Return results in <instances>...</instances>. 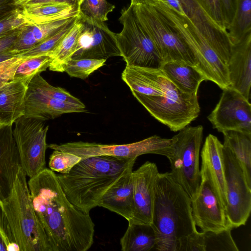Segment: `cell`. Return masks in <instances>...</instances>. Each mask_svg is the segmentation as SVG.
I'll list each match as a JSON object with an SVG mask.
<instances>
[{"label":"cell","mask_w":251,"mask_h":251,"mask_svg":"<svg viewBox=\"0 0 251 251\" xmlns=\"http://www.w3.org/2000/svg\"><path fill=\"white\" fill-rule=\"evenodd\" d=\"M159 173L156 165L148 161L132 171L134 209L128 224H151Z\"/></svg>","instance_id":"e0dca14e"},{"label":"cell","mask_w":251,"mask_h":251,"mask_svg":"<svg viewBox=\"0 0 251 251\" xmlns=\"http://www.w3.org/2000/svg\"><path fill=\"white\" fill-rule=\"evenodd\" d=\"M151 225L159 251H178L180 240L197 231L191 200L170 173L158 174Z\"/></svg>","instance_id":"7a4b0ae2"},{"label":"cell","mask_w":251,"mask_h":251,"mask_svg":"<svg viewBox=\"0 0 251 251\" xmlns=\"http://www.w3.org/2000/svg\"><path fill=\"white\" fill-rule=\"evenodd\" d=\"M131 92L152 117L174 132L188 126L200 113L198 94H189L178 90L158 97Z\"/></svg>","instance_id":"30bf717a"},{"label":"cell","mask_w":251,"mask_h":251,"mask_svg":"<svg viewBox=\"0 0 251 251\" xmlns=\"http://www.w3.org/2000/svg\"><path fill=\"white\" fill-rule=\"evenodd\" d=\"M83 28V24L78 17L69 32L49 54L51 58L49 67L50 71L64 72L65 67L76 51L78 39Z\"/></svg>","instance_id":"83f0119b"},{"label":"cell","mask_w":251,"mask_h":251,"mask_svg":"<svg viewBox=\"0 0 251 251\" xmlns=\"http://www.w3.org/2000/svg\"><path fill=\"white\" fill-rule=\"evenodd\" d=\"M20 166L12 126H5L0 129V201L10 194Z\"/></svg>","instance_id":"7402d4cb"},{"label":"cell","mask_w":251,"mask_h":251,"mask_svg":"<svg viewBox=\"0 0 251 251\" xmlns=\"http://www.w3.org/2000/svg\"><path fill=\"white\" fill-rule=\"evenodd\" d=\"M28 85L41 94L51 98L78 104H84L65 89L54 87L49 84L40 74L36 75L30 80Z\"/></svg>","instance_id":"836d02e7"},{"label":"cell","mask_w":251,"mask_h":251,"mask_svg":"<svg viewBox=\"0 0 251 251\" xmlns=\"http://www.w3.org/2000/svg\"><path fill=\"white\" fill-rule=\"evenodd\" d=\"M134 164L131 163L108 189L99 205L119 214L128 222L132 219L134 209L132 171Z\"/></svg>","instance_id":"44dd1931"},{"label":"cell","mask_w":251,"mask_h":251,"mask_svg":"<svg viewBox=\"0 0 251 251\" xmlns=\"http://www.w3.org/2000/svg\"><path fill=\"white\" fill-rule=\"evenodd\" d=\"M28 23L20 7L13 9L0 19V40L20 30Z\"/></svg>","instance_id":"8d00e7d4"},{"label":"cell","mask_w":251,"mask_h":251,"mask_svg":"<svg viewBox=\"0 0 251 251\" xmlns=\"http://www.w3.org/2000/svg\"><path fill=\"white\" fill-rule=\"evenodd\" d=\"M78 17L49 38L39 43L31 49L14 56L20 57H28L49 55L69 32L78 19Z\"/></svg>","instance_id":"e575fe53"},{"label":"cell","mask_w":251,"mask_h":251,"mask_svg":"<svg viewBox=\"0 0 251 251\" xmlns=\"http://www.w3.org/2000/svg\"><path fill=\"white\" fill-rule=\"evenodd\" d=\"M156 237L150 224H128L120 239L123 251H149L155 247Z\"/></svg>","instance_id":"f546056e"},{"label":"cell","mask_w":251,"mask_h":251,"mask_svg":"<svg viewBox=\"0 0 251 251\" xmlns=\"http://www.w3.org/2000/svg\"><path fill=\"white\" fill-rule=\"evenodd\" d=\"M48 126L43 121L26 117L14 123L13 135L18 149L21 167L32 177L46 168L45 153Z\"/></svg>","instance_id":"8fae6325"},{"label":"cell","mask_w":251,"mask_h":251,"mask_svg":"<svg viewBox=\"0 0 251 251\" xmlns=\"http://www.w3.org/2000/svg\"><path fill=\"white\" fill-rule=\"evenodd\" d=\"M133 5L138 20L153 41L163 63L180 60L197 67V61L190 49L154 5Z\"/></svg>","instance_id":"9c48e42d"},{"label":"cell","mask_w":251,"mask_h":251,"mask_svg":"<svg viewBox=\"0 0 251 251\" xmlns=\"http://www.w3.org/2000/svg\"><path fill=\"white\" fill-rule=\"evenodd\" d=\"M16 0H0V19L16 7Z\"/></svg>","instance_id":"ab89813d"},{"label":"cell","mask_w":251,"mask_h":251,"mask_svg":"<svg viewBox=\"0 0 251 251\" xmlns=\"http://www.w3.org/2000/svg\"><path fill=\"white\" fill-rule=\"evenodd\" d=\"M13 242L14 241L9 238L4 229L0 225V251H7L9 245Z\"/></svg>","instance_id":"b9f144b4"},{"label":"cell","mask_w":251,"mask_h":251,"mask_svg":"<svg viewBox=\"0 0 251 251\" xmlns=\"http://www.w3.org/2000/svg\"><path fill=\"white\" fill-rule=\"evenodd\" d=\"M201 176L198 192L191 201L192 217L196 226L202 231L218 232L228 228L226 211L211 183L205 176Z\"/></svg>","instance_id":"9a60e30c"},{"label":"cell","mask_w":251,"mask_h":251,"mask_svg":"<svg viewBox=\"0 0 251 251\" xmlns=\"http://www.w3.org/2000/svg\"><path fill=\"white\" fill-rule=\"evenodd\" d=\"M185 15L228 66L232 44L227 31L217 23L196 0H179Z\"/></svg>","instance_id":"2e32d148"},{"label":"cell","mask_w":251,"mask_h":251,"mask_svg":"<svg viewBox=\"0 0 251 251\" xmlns=\"http://www.w3.org/2000/svg\"><path fill=\"white\" fill-rule=\"evenodd\" d=\"M230 88L251 99V32L238 43L232 45L228 64Z\"/></svg>","instance_id":"ffe728a7"},{"label":"cell","mask_w":251,"mask_h":251,"mask_svg":"<svg viewBox=\"0 0 251 251\" xmlns=\"http://www.w3.org/2000/svg\"><path fill=\"white\" fill-rule=\"evenodd\" d=\"M27 183L51 251L88 250L94 243L95 225L89 213L69 201L53 171L46 168Z\"/></svg>","instance_id":"6da1fadb"},{"label":"cell","mask_w":251,"mask_h":251,"mask_svg":"<svg viewBox=\"0 0 251 251\" xmlns=\"http://www.w3.org/2000/svg\"><path fill=\"white\" fill-rule=\"evenodd\" d=\"M201 156V175L209 179L226 211L227 200L223 144L216 136L210 134L206 137Z\"/></svg>","instance_id":"ac0fdd59"},{"label":"cell","mask_w":251,"mask_h":251,"mask_svg":"<svg viewBox=\"0 0 251 251\" xmlns=\"http://www.w3.org/2000/svg\"><path fill=\"white\" fill-rule=\"evenodd\" d=\"M159 1L166 3L179 13L184 14L179 0H159Z\"/></svg>","instance_id":"ee69618b"},{"label":"cell","mask_w":251,"mask_h":251,"mask_svg":"<svg viewBox=\"0 0 251 251\" xmlns=\"http://www.w3.org/2000/svg\"><path fill=\"white\" fill-rule=\"evenodd\" d=\"M25 0H16V5H17V4L20 2H22L23 1H25Z\"/></svg>","instance_id":"681fc988"},{"label":"cell","mask_w":251,"mask_h":251,"mask_svg":"<svg viewBox=\"0 0 251 251\" xmlns=\"http://www.w3.org/2000/svg\"><path fill=\"white\" fill-rule=\"evenodd\" d=\"M80 20L83 24L76 49L72 59H105L121 56L116 38L105 22L92 19Z\"/></svg>","instance_id":"5bb4252c"},{"label":"cell","mask_w":251,"mask_h":251,"mask_svg":"<svg viewBox=\"0 0 251 251\" xmlns=\"http://www.w3.org/2000/svg\"><path fill=\"white\" fill-rule=\"evenodd\" d=\"M115 5L106 0H83L79 7V17L82 19H92L105 22Z\"/></svg>","instance_id":"d6a6232c"},{"label":"cell","mask_w":251,"mask_h":251,"mask_svg":"<svg viewBox=\"0 0 251 251\" xmlns=\"http://www.w3.org/2000/svg\"><path fill=\"white\" fill-rule=\"evenodd\" d=\"M207 119L219 132L235 130L251 133L250 101L231 88L223 90Z\"/></svg>","instance_id":"4fadbf2b"},{"label":"cell","mask_w":251,"mask_h":251,"mask_svg":"<svg viewBox=\"0 0 251 251\" xmlns=\"http://www.w3.org/2000/svg\"><path fill=\"white\" fill-rule=\"evenodd\" d=\"M166 18L193 53L198 63L197 68L207 80L224 89L229 84L228 66L185 15L161 1L153 5Z\"/></svg>","instance_id":"5b68a950"},{"label":"cell","mask_w":251,"mask_h":251,"mask_svg":"<svg viewBox=\"0 0 251 251\" xmlns=\"http://www.w3.org/2000/svg\"><path fill=\"white\" fill-rule=\"evenodd\" d=\"M231 229L227 228L220 231L201 232L203 251H238L231 235Z\"/></svg>","instance_id":"1f68e13d"},{"label":"cell","mask_w":251,"mask_h":251,"mask_svg":"<svg viewBox=\"0 0 251 251\" xmlns=\"http://www.w3.org/2000/svg\"><path fill=\"white\" fill-rule=\"evenodd\" d=\"M202 126H187L173 136L175 152L169 160L172 177L191 201L196 196L201 182L199 167L200 149L203 137Z\"/></svg>","instance_id":"52a82bcc"},{"label":"cell","mask_w":251,"mask_h":251,"mask_svg":"<svg viewBox=\"0 0 251 251\" xmlns=\"http://www.w3.org/2000/svg\"><path fill=\"white\" fill-rule=\"evenodd\" d=\"M160 69L179 90L187 94H197L201 83L207 80L196 67L182 61L164 62Z\"/></svg>","instance_id":"4316f807"},{"label":"cell","mask_w":251,"mask_h":251,"mask_svg":"<svg viewBox=\"0 0 251 251\" xmlns=\"http://www.w3.org/2000/svg\"><path fill=\"white\" fill-rule=\"evenodd\" d=\"M78 16L43 24L28 23L19 31L15 41L8 50L14 55L25 51L53 35Z\"/></svg>","instance_id":"603a6c76"},{"label":"cell","mask_w":251,"mask_h":251,"mask_svg":"<svg viewBox=\"0 0 251 251\" xmlns=\"http://www.w3.org/2000/svg\"><path fill=\"white\" fill-rule=\"evenodd\" d=\"M123 27L116 38L126 66L160 69L163 62L152 39L138 20L130 3L121 11Z\"/></svg>","instance_id":"8992f818"},{"label":"cell","mask_w":251,"mask_h":251,"mask_svg":"<svg viewBox=\"0 0 251 251\" xmlns=\"http://www.w3.org/2000/svg\"><path fill=\"white\" fill-rule=\"evenodd\" d=\"M85 105L46 96L28 85L25 100L24 116L40 121L54 119L70 113L86 112Z\"/></svg>","instance_id":"d6986e66"},{"label":"cell","mask_w":251,"mask_h":251,"mask_svg":"<svg viewBox=\"0 0 251 251\" xmlns=\"http://www.w3.org/2000/svg\"><path fill=\"white\" fill-rule=\"evenodd\" d=\"M14 56L9 50L0 52V63Z\"/></svg>","instance_id":"bcb514c9"},{"label":"cell","mask_w":251,"mask_h":251,"mask_svg":"<svg viewBox=\"0 0 251 251\" xmlns=\"http://www.w3.org/2000/svg\"><path fill=\"white\" fill-rule=\"evenodd\" d=\"M53 150L72 153L82 158L94 156L137 158L145 154H156L172 158L175 152V139L155 135L142 140L126 144L108 145L82 141L47 145Z\"/></svg>","instance_id":"ba28073f"},{"label":"cell","mask_w":251,"mask_h":251,"mask_svg":"<svg viewBox=\"0 0 251 251\" xmlns=\"http://www.w3.org/2000/svg\"><path fill=\"white\" fill-rule=\"evenodd\" d=\"M136 158L94 156L82 158L67 174L56 175L69 201L89 213L108 189Z\"/></svg>","instance_id":"3957f363"},{"label":"cell","mask_w":251,"mask_h":251,"mask_svg":"<svg viewBox=\"0 0 251 251\" xmlns=\"http://www.w3.org/2000/svg\"><path fill=\"white\" fill-rule=\"evenodd\" d=\"M223 144L228 148L237 159L249 186L251 187V133L235 130L222 132Z\"/></svg>","instance_id":"f1b7e54d"},{"label":"cell","mask_w":251,"mask_h":251,"mask_svg":"<svg viewBox=\"0 0 251 251\" xmlns=\"http://www.w3.org/2000/svg\"><path fill=\"white\" fill-rule=\"evenodd\" d=\"M130 4L134 5L149 4L153 5L159 1V0H130Z\"/></svg>","instance_id":"f6af8a7d"},{"label":"cell","mask_w":251,"mask_h":251,"mask_svg":"<svg viewBox=\"0 0 251 251\" xmlns=\"http://www.w3.org/2000/svg\"><path fill=\"white\" fill-rule=\"evenodd\" d=\"M222 1L225 12L229 24L234 12V4L233 0H222Z\"/></svg>","instance_id":"7bdbcfd3"},{"label":"cell","mask_w":251,"mask_h":251,"mask_svg":"<svg viewBox=\"0 0 251 251\" xmlns=\"http://www.w3.org/2000/svg\"><path fill=\"white\" fill-rule=\"evenodd\" d=\"M51 60L49 55L28 57L14 56L0 63V77L7 81L21 80L28 84L36 75L49 67Z\"/></svg>","instance_id":"cb8c5ba5"},{"label":"cell","mask_w":251,"mask_h":251,"mask_svg":"<svg viewBox=\"0 0 251 251\" xmlns=\"http://www.w3.org/2000/svg\"><path fill=\"white\" fill-rule=\"evenodd\" d=\"M208 14L221 27L227 30L228 25L222 0H196Z\"/></svg>","instance_id":"f35d334b"},{"label":"cell","mask_w":251,"mask_h":251,"mask_svg":"<svg viewBox=\"0 0 251 251\" xmlns=\"http://www.w3.org/2000/svg\"><path fill=\"white\" fill-rule=\"evenodd\" d=\"M106 61L105 59H72L65 67L64 72L71 77L85 79L91 74L103 66Z\"/></svg>","instance_id":"d590c367"},{"label":"cell","mask_w":251,"mask_h":251,"mask_svg":"<svg viewBox=\"0 0 251 251\" xmlns=\"http://www.w3.org/2000/svg\"><path fill=\"white\" fill-rule=\"evenodd\" d=\"M28 23L43 24L79 14L80 5L72 1H53L20 7Z\"/></svg>","instance_id":"484cf974"},{"label":"cell","mask_w":251,"mask_h":251,"mask_svg":"<svg viewBox=\"0 0 251 251\" xmlns=\"http://www.w3.org/2000/svg\"><path fill=\"white\" fill-rule=\"evenodd\" d=\"M26 176L20 166L10 194L0 201L4 228L20 251H51L33 206Z\"/></svg>","instance_id":"277c9868"},{"label":"cell","mask_w":251,"mask_h":251,"mask_svg":"<svg viewBox=\"0 0 251 251\" xmlns=\"http://www.w3.org/2000/svg\"><path fill=\"white\" fill-rule=\"evenodd\" d=\"M81 159L72 153L54 150L50 157L49 166L52 171L65 174L68 173Z\"/></svg>","instance_id":"74e56055"},{"label":"cell","mask_w":251,"mask_h":251,"mask_svg":"<svg viewBox=\"0 0 251 251\" xmlns=\"http://www.w3.org/2000/svg\"><path fill=\"white\" fill-rule=\"evenodd\" d=\"M8 81H7L5 79H4L0 77V88L3 86L5 83H6Z\"/></svg>","instance_id":"7dc6e473"},{"label":"cell","mask_w":251,"mask_h":251,"mask_svg":"<svg viewBox=\"0 0 251 251\" xmlns=\"http://www.w3.org/2000/svg\"><path fill=\"white\" fill-rule=\"evenodd\" d=\"M6 126L5 124L0 119V129Z\"/></svg>","instance_id":"c3c4849f"},{"label":"cell","mask_w":251,"mask_h":251,"mask_svg":"<svg viewBox=\"0 0 251 251\" xmlns=\"http://www.w3.org/2000/svg\"><path fill=\"white\" fill-rule=\"evenodd\" d=\"M233 45L251 32V0H236L232 18L227 27Z\"/></svg>","instance_id":"4dcf8cb0"},{"label":"cell","mask_w":251,"mask_h":251,"mask_svg":"<svg viewBox=\"0 0 251 251\" xmlns=\"http://www.w3.org/2000/svg\"><path fill=\"white\" fill-rule=\"evenodd\" d=\"M228 227L232 229L246 224L251 211V187L234 154L223 145Z\"/></svg>","instance_id":"7c38bea8"},{"label":"cell","mask_w":251,"mask_h":251,"mask_svg":"<svg viewBox=\"0 0 251 251\" xmlns=\"http://www.w3.org/2000/svg\"><path fill=\"white\" fill-rule=\"evenodd\" d=\"M28 85L22 80H12L0 88V119L6 126L24 116Z\"/></svg>","instance_id":"d4e9b609"},{"label":"cell","mask_w":251,"mask_h":251,"mask_svg":"<svg viewBox=\"0 0 251 251\" xmlns=\"http://www.w3.org/2000/svg\"><path fill=\"white\" fill-rule=\"evenodd\" d=\"M0 40V52L8 50L15 41L19 31Z\"/></svg>","instance_id":"60d3db41"}]
</instances>
